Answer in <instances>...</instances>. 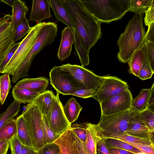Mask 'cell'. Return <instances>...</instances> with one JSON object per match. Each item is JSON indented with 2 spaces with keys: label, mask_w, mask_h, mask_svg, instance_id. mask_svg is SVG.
Instances as JSON below:
<instances>
[{
  "label": "cell",
  "mask_w": 154,
  "mask_h": 154,
  "mask_svg": "<svg viewBox=\"0 0 154 154\" xmlns=\"http://www.w3.org/2000/svg\"><path fill=\"white\" fill-rule=\"evenodd\" d=\"M86 50H90L101 38V23L82 5L79 0H61Z\"/></svg>",
  "instance_id": "6da1fadb"
},
{
  "label": "cell",
  "mask_w": 154,
  "mask_h": 154,
  "mask_svg": "<svg viewBox=\"0 0 154 154\" xmlns=\"http://www.w3.org/2000/svg\"><path fill=\"white\" fill-rule=\"evenodd\" d=\"M143 14H135L118 39L117 44L119 51L117 57L122 63H128L144 41L145 32L143 23Z\"/></svg>",
  "instance_id": "7a4b0ae2"
},
{
  "label": "cell",
  "mask_w": 154,
  "mask_h": 154,
  "mask_svg": "<svg viewBox=\"0 0 154 154\" xmlns=\"http://www.w3.org/2000/svg\"><path fill=\"white\" fill-rule=\"evenodd\" d=\"M82 5L100 23L121 19L128 12L130 0H79Z\"/></svg>",
  "instance_id": "3957f363"
},
{
  "label": "cell",
  "mask_w": 154,
  "mask_h": 154,
  "mask_svg": "<svg viewBox=\"0 0 154 154\" xmlns=\"http://www.w3.org/2000/svg\"><path fill=\"white\" fill-rule=\"evenodd\" d=\"M57 25L53 22H43L36 39L28 54L14 72L12 82L28 76L29 70L34 57L46 46L51 45L57 36Z\"/></svg>",
  "instance_id": "277c9868"
},
{
  "label": "cell",
  "mask_w": 154,
  "mask_h": 154,
  "mask_svg": "<svg viewBox=\"0 0 154 154\" xmlns=\"http://www.w3.org/2000/svg\"><path fill=\"white\" fill-rule=\"evenodd\" d=\"M27 124L33 147L38 151L47 143L43 127V115L33 103L27 104L21 115Z\"/></svg>",
  "instance_id": "5b68a950"
},
{
  "label": "cell",
  "mask_w": 154,
  "mask_h": 154,
  "mask_svg": "<svg viewBox=\"0 0 154 154\" xmlns=\"http://www.w3.org/2000/svg\"><path fill=\"white\" fill-rule=\"evenodd\" d=\"M49 77L50 84L57 93L63 95H72L77 90L86 88L60 66L54 67L49 72Z\"/></svg>",
  "instance_id": "8992f818"
},
{
  "label": "cell",
  "mask_w": 154,
  "mask_h": 154,
  "mask_svg": "<svg viewBox=\"0 0 154 154\" xmlns=\"http://www.w3.org/2000/svg\"><path fill=\"white\" fill-rule=\"evenodd\" d=\"M42 25V23L41 22L32 27L31 31L20 42L19 46L5 66L2 73H7L13 75L33 46Z\"/></svg>",
  "instance_id": "52a82bcc"
},
{
  "label": "cell",
  "mask_w": 154,
  "mask_h": 154,
  "mask_svg": "<svg viewBox=\"0 0 154 154\" xmlns=\"http://www.w3.org/2000/svg\"><path fill=\"white\" fill-rule=\"evenodd\" d=\"M60 66L62 69L69 72L86 88L96 92L99 89L102 83L103 76L96 75L81 66L67 63Z\"/></svg>",
  "instance_id": "ba28073f"
},
{
  "label": "cell",
  "mask_w": 154,
  "mask_h": 154,
  "mask_svg": "<svg viewBox=\"0 0 154 154\" xmlns=\"http://www.w3.org/2000/svg\"><path fill=\"white\" fill-rule=\"evenodd\" d=\"M131 114V111L128 110L108 116L101 114L97 125L102 131L124 133L128 128Z\"/></svg>",
  "instance_id": "9c48e42d"
},
{
  "label": "cell",
  "mask_w": 154,
  "mask_h": 154,
  "mask_svg": "<svg viewBox=\"0 0 154 154\" xmlns=\"http://www.w3.org/2000/svg\"><path fill=\"white\" fill-rule=\"evenodd\" d=\"M133 100L128 89L100 103L101 114L108 116L130 110Z\"/></svg>",
  "instance_id": "30bf717a"
},
{
  "label": "cell",
  "mask_w": 154,
  "mask_h": 154,
  "mask_svg": "<svg viewBox=\"0 0 154 154\" xmlns=\"http://www.w3.org/2000/svg\"><path fill=\"white\" fill-rule=\"evenodd\" d=\"M103 81L99 90L92 97L99 103L128 89L126 82L115 76H103Z\"/></svg>",
  "instance_id": "8fae6325"
},
{
  "label": "cell",
  "mask_w": 154,
  "mask_h": 154,
  "mask_svg": "<svg viewBox=\"0 0 154 154\" xmlns=\"http://www.w3.org/2000/svg\"><path fill=\"white\" fill-rule=\"evenodd\" d=\"M56 100L45 116L49 127L56 134L61 135L71 126L64 112L63 106L57 93Z\"/></svg>",
  "instance_id": "7c38bea8"
},
{
  "label": "cell",
  "mask_w": 154,
  "mask_h": 154,
  "mask_svg": "<svg viewBox=\"0 0 154 154\" xmlns=\"http://www.w3.org/2000/svg\"><path fill=\"white\" fill-rule=\"evenodd\" d=\"M11 20L10 14L0 17V64L15 44L14 29Z\"/></svg>",
  "instance_id": "4fadbf2b"
},
{
  "label": "cell",
  "mask_w": 154,
  "mask_h": 154,
  "mask_svg": "<svg viewBox=\"0 0 154 154\" xmlns=\"http://www.w3.org/2000/svg\"><path fill=\"white\" fill-rule=\"evenodd\" d=\"M124 133L136 137L149 140L153 142L154 132H151L142 120L139 112L131 111L128 125Z\"/></svg>",
  "instance_id": "5bb4252c"
},
{
  "label": "cell",
  "mask_w": 154,
  "mask_h": 154,
  "mask_svg": "<svg viewBox=\"0 0 154 154\" xmlns=\"http://www.w3.org/2000/svg\"><path fill=\"white\" fill-rule=\"evenodd\" d=\"M50 7L52 9L57 22H62L72 31L74 37V41L78 42L80 38L78 34L73 22L63 6L61 0H48Z\"/></svg>",
  "instance_id": "9a60e30c"
},
{
  "label": "cell",
  "mask_w": 154,
  "mask_h": 154,
  "mask_svg": "<svg viewBox=\"0 0 154 154\" xmlns=\"http://www.w3.org/2000/svg\"><path fill=\"white\" fill-rule=\"evenodd\" d=\"M54 143L58 146L59 154H79L71 126Z\"/></svg>",
  "instance_id": "2e32d148"
},
{
  "label": "cell",
  "mask_w": 154,
  "mask_h": 154,
  "mask_svg": "<svg viewBox=\"0 0 154 154\" xmlns=\"http://www.w3.org/2000/svg\"><path fill=\"white\" fill-rule=\"evenodd\" d=\"M50 7L48 0H33L29 20L35 21L38 24L44 19L50 18Z\"/></svg>",
  "instance_id": "e0dca14e"
},
{
  "label": "cell",
  "mask_w": 154,
  "mask_h": 154,
  "mask_svg": "<svg viewBox=\"0 0 154 154\" xmlns=\"http://www.w3.org/2000/svg\"><path fill=\"white\" fill-rule=\"evenodd\" d=\"M49 81V79L45 77L25 78L17 82L13 88L28 89L40 94L46 90Z\"/></svg>",
  "instance_id": "ac0fdd59"
},
{
  "label": "cell",
  "mask_w": 154,
  "mask_h": 154,
  "mask_svg": "<svg viewBox=\"0 0 154 154\" xmlns=\"http://www.w3.org/2000/svg\"><path fill=\"white\" fill-rule=\"evenodd\" d=\"M61 35L57 56L60 60L64 61L67 59L71 54L74 37L72 30L67 26L62 31Z\"/></svg>",
  "instance_id": "d6986e66"
},
{
  "label": "cell",
  "mask_w": 154,
  "mask_h": 154,
  "mask_svg": "<svg viewBox=\"0 0 154 154\" xmlns=\"http://www.w3.org/2000/svg\"><path fill=\"white\" fill-rule=\"evenodd\" d=\"M146 55L145 40L142 45L133 54L128 62L129 72L138 77Z\"/></svg>",
  "instance_id": "ffe728a7"
},
{
  "label": "cell",
  "mask_w": 154,
  "mask_h": 154,
  "mask_svg": "<svg viewBox=\"0 0 154 154\" xmlns=\"http://www.w3.org/2000/svg\"><path fill=\"white\" fill-rule=\"evenodd\" d=\"M56 98V96L52 91L46 90L40 94L32 103L38 107L43 115L46 116L49 111Z\"/></svg>",
  "instance_id": "44dd1931"
},
{
  "label": "cell",
  "mask_w": 154,
  "mask_h": 154,
  "mask_svg": "<svg viewBox=\"0 0 154 154\" xmlns=\"http://www.w3.org/2000/svg\"><path fill=\"white\" fill-rule=\"evenodd\" d=\"M100 138L97 125L87 123L86 138L84 143L90 154H97V145Z\"/></svg>",
  "instance_id": "7402d4cb"
},
{
  "label": "cell",
  "mask_w": 154,
  "mask_h": 154,
  "mask_svg": "<svg viewBox=\"0 0 154 154\" xmlns=\"http://www.w3.org/2000/svg\"><path fill=\"white\" fill-rule=\"evenodd\" d=\"M99 134L102 138H112L122 140L126 143H134L147 145L154 144L151 140L134 137L123 133L110 132L102 131L99 129Z\"/></svg>",
  "instance_id": "603a6c76"
},
{
  "label": "cell",
  "mask_w": 154,
  "mask_h": 154,
  "mask_svg": "<svg viewBox=\"0 0 154 154\" xmlns=\"http://www.w3.org/2000/svg\"><path fill=\"white\" fill-rule=\"evenodd\" d=\"M15 119L18 138L23 145L33 148L29 131L25 120L21 115Z\"/></svg>",
  "instance_id": "cb8c5ba5"
},
{
  "label": "cell",
  "mask_w": 154,
  "mask_h": 154,
  "mask_svg": "<svg viewBox=\"0 0 154 154\" xmlns=\"http://www.w3.org/2000/svg\"><path fill=\"white\" fill-rule=\"evenodd\" d=\"M11 7V21L15 29L26 17L28 8L25 2L20 0H14Z\"/></svg>",
  "instance_id": "d4e9b609"
},
{
  "label": "cell",
  "mask_w": 154,
  "mask_h": 154,
  "mask_svg": "<svg viewBox=\"0 0 154 154\" xmlns=\"http://www.w3.org/2000/svg\"><path fill=\"white\" fill-rule=\"evenodd\" d=\"M82 109V107L74 98L69 99L63 107L65 115L71 124L76 121Z\"/></svg>",
  "instance_id": "484cf974"
},
{
  "label": "cell",
  "mask_w": 154,
  "mask_h": 154,
  "mask_svg": "<svg viewBox=\"0 0 154 154\" xmlns=\"http://www.w3.org/2000/svg\"><path fill=\"white\" fill-rule=\"evenodd\" d=\"M150 93V88L142 89L139 94L133 99L130 111L140 112L147 109Z\"/></svg>",
  "instance_id": "4316f807"
},
{
  "label": "cell",
  "mask_w": 154,
  "mask_h": 154,
  "mask_svg": "<svg viewBox=\"0 0 154 154\" xmlns=\"http://www.w3.org/2000/svg\"><path fill=\"white\" fill-rule=\"evenodd\" d=\"M40 94L25 88H13L12 96L16 101L20 103H32Z\"/></svg>",
  "instance_id": "83f0119b"
},
{
  "label": "cell",
  "mask_w": 154,
  "mask_h": 154,
  "mask_svg": "<svg viewBox=\"0 0 154 154\" xmlns=\"http://www.w3.org/2000/svg\"><path fill=\"white\" fill-rule=\"evenodd\" d=\"M20 103L13 100L0 118V129L8 121L17 115L20 110Z\"/></svg>",
  "instance_id": "f1b7e54d"
},
{
  "label": "cell",
  "mask_w": 154,
  "mask_h": 154,
  "mask_svg": "<svg viewBox=\"0 0 154 154\" xmlns=\"http://www.w3.org/2000/svg\"><path fill=\"white\" fill-rule=\"evenodd\" d=\"M17 127L15 119L7 122L0 129V141L10 140L17 135Z\"/></svg>",
  "instance_id": "f546056e"
},
{
  "label": "cell",
  "mask_w": 154,
  "mask_h": 154,
  "mask_svg": "<svg viewBox=\"0 0 154 154\" xmlns=\"http://www.w3.org/2000/svg\"><path fill=\"white\" fill-rule=\"evenodd\" d=\"M107 148L115 147L136 153L140 152L136 148L122 140L112 138H103Z\"/></svg>",
  "instance_id": "4dcf8cb0"
},
{
  "label": "cell",
  "mask_w": 154,
  "mask_h": 154,
  "mask_svg": "<svg viewBox=\"0 0 154 154\" xmlns=\"http://www.w3.org/2000/svg\"><path fill=\"white\" fill-rule=\"evenodd\" d=\"M11 88L10 75L4 73L0 76V102L3 104Z\"/></svg>",
  "instance_id": "1f68e13d"
},
{
  "label": "cell",
  "mask_w": 154,
  "mask_h": 154,
  "mask_svg": "<svg viewBox=\"0 0 154 154\" xmlns=\"http://www.w3.org/2000/svg\"><path fill=\"white\" fill-rule=\"evenodd\" d=\"M152 0H130L128 11L139 15L143 14L151 5Z\"/></svg>",
  "instance_id": "d6a6232c"
},
{
  "label": "cell",
  "mask_w": 154,
  "mask_h": 154,
  "mask_svg": "<svg viewBox=\"0 0 154 154\" xmlns=\"http://www.w3.org/2000/svg\"><path fill=\"white\" fill-rule=\"evenodd\" d=\"M32 27L30 26L29 20L25 17L22 21L14 29V43L20 39L31 30Z\"/></svg>",
  "instance_id": "836d02e7"
},
{
  "label": "cell",
  "mask_w": 154,
  "mask_h": 154,
  "mask_svg": "<svg viewBox=\"0 0 154 154\" xmlns=\"http://www.w3.org/2000/svg\"><path fill=\"white\" fill-rule=\"evenodd\" d=\"M139 113L140 118L152 132H154V111L149 109Z\"/></svg>",
  "instance_id": "e575fe53"
},
{
  "label": "cell",
  "mask_w": 154,
  "mask_h": 154,
  "mask_svg": "<svg viewBox=\"0 0 154 154\" xmlns=\"http://www.w3.org/2000/svg\"><path fill=\"white\" fill-rule=\"evenodd\" d=\"M43 127L44 134L47 144L54 143L60 135L56 134L48 124L45 116L43 115Z\"/></svg>",
  "instance_id": "d590c367"
},
{
  "label": "cell",
  "mask_w": 154,
  "mask_h": 154,
  "mask_svg": "<svg viewBox=\"0 0 154 154\" xmlns=\"http://www.w3.org/2000/svg\"><path fill=\"white\" fill-rule=\"evenodd\" d=\"M87 122L81 123H76L71 125L72 130L78 138L85 143L86 136Z\"/></svg>",
  "instance_id": "8d00e7d4"
},
{
  "label": "cell",
  "mask_w": 154,
  "mask_h": 154,
  "mask_svg": "<svg viewBox=\"0 0 154 154\" xmlns=\"http://www.w3.org/2000/svg\"><path fill=\"white\" fill-rule=\"evenodd\" d=\"M154 73L150 66L147 55L140 69L138 77L145 80L150 78Z\"/></svg>",
  "instance_id": "74e56055"
},
{
  "label": "cell",
  "mask_w": 154,
  "mask_h": 154,
  "mask_svg": "<svg viewBox=\"0 0 154 154\" xmlns=\"http://www.w3.org/2000/svg\"><path fill=\"white\" fill-rule=\"evenodd\" d=\"M22 145L17 135L14 136L9 140L11 154H20Z\"/></svg>",
  "instance_id": "f35d334b"
},
{
  "label": "cell",
  "mask_w": 154,
  "mask_h": 154,
  "mask_svg": "<svg viewBox=\"0 0 154 154\" xmlns=\"http://www.w3.org/2000/svg\"><path fill=\"white\" fill-rule=\"evenodd\" d=\"M38 154H59L58 146L54 143L47 144L37 151Z\"/></svg>",
  "instance_id": "ab89813d"
},
{
  "label": "cell",
  "mask_w": 154,
  "mask_h": 154,
  "mask_svg": "<svg viewBox=\"0 0 154 154\" xmlns=\"http://www.w3.org/2000/svg\"><path fill=\"white\" fill-rule=\"evenodd\" d=\"M20 44V42L15 43L11 49L0 64V73H2L7 65L13 56Z\"/></svg>",
  "instance_id": "60d3db41"
},
{
  "label": "cell",
  "mask_w": 154,
  "mask_h": 154,
  "mask_svg": "<svg viewBox=\"0 0 154 154\" xmlns=\"http://www.w3.org/2000/svg\"><path fill=\"white\" fill-rule=\"evenodd\" d=\"M145 42L147 56L151 67L154 71V42L146 41Z\"/></svg>",
  "instance_id": "b9f144b4"
},
{
  "label": "cell",
  "mask_w": 154,
  "mask_h": 154,
  "mask_svg": "<svg viewBox=\"0 0 154 154\" xmlns=\"http://www.w3.org/2000/svg\"><path fill=\"white\" fill-rule=\"evenodd\" d=\"M144 23L146 26H148L154 23V0H152V4L145 11Z\"/></svg>",
  "instance_id": "7bdbcfd3"
},
{
  "label": "cell",
  "mask_w": 154,
  "mask_h": 154,
  "mask_svg": "<svg viewBox=\"0 0 154 154\" xmlns=\"http://www.w3.org/2000/svg\"><path fill=\"white\" fill-rule=\"evenodd\" d=\"M136 148L140 152L146 154H154V145H147L134 143H127Z\"/></svg>",
  "instance_id": "ee69618b"
},
{
  "label": "cell",
  "mask_w": 154,
  "mask_h": 154,
  "mask_svg": "<svg viewBox=\"0 0 154 154\" xmlns=\"http://www.w3.org/2000/svg\"><path fill=\"white\" fill-rule=\"evenodd\" d=\"M96 92L92 90L86 88L77 90L72 95L79 97L83 98L92 97Z\"/></svg>",
  "instance_id": "f6af8a7d"
},
{
  "label": "cell",
  "mask_w": 154,
  "mask_h": 154,
  "mask_svg": "<svg viewBox=\"0 0 154 154\" xmlns=\"http://www.w3.org/2000/svg\"><path fill=\"white\" fill-rule=\"evenodd\" d=\"M72 134L76 143V144L79 154H90L85 147L84 143L82 141L72 130Z\"/></svg>",
  "instance_id": "bcb514c9"
},
{
  "label": "cell",
  "mask_w": 154,
  "mask_h": 154,
  "mask_svg": "<svg viewBox=\"0 0 154 154\" xmlns=\"http://www.w3.org/2000/svg\"><path fill=\"white\" fill-rule=\"evenodd\" d=\"M97 154H111L106 145L104 139L101 137L97 144Z\"/></svg>",
  "instance_id": "7dc6e473"
},
{
  "label": "cell",
  "mask_w": 154,
  "mask_h": 154,
  "mask_svg": "<svg viewBox=\"0 0 154 154\" xmlns=\"http://www.w3.org/2000/svg\"><path fill=\"white\" fill-rule=\"evenodd\" d=\"M145 40L146 41L154 42V23L148 26V29L145 33Z\"/></svg>",
  "instance_id": "c3c4849f"
},
{
  "label": "cell",
  "mask_w": 154,
  "mask_h": 154,
  "mask_svg": "<svg viewBox=\"0 0 154 154\" xmlns=\"http://www.w3.org/2000/svg\"><path fill=\"white\" fill-rule=\"evenodd\" d=\"M108 149L111 154H135L128 150L115 147L108 148Z\"/></svg>",
  "instance_id": "681fc988"
},
{
  "label": "cell",
  "mask_w": 154,
  "mask_h": 154,
  "mask_svg": "<svg viewBox=\"0 0 154 154\" xmlns=\"http://www.w3.org/2000/svg\"><path fill=\"white\" fill-rule=\"evenodd\" d=\"M150 89V93L149 96L148 103V109H149L152 111L154 110V83H153Z\"/></svg>",
  "instance_id": "f907efd6"
},
{
  "label": "cell",
  "mask_w": 154,
  "mask_h": 154,
  "mask_svg": "<svg viewBox=\"0 0 154 154\" xmlns=\"http://www.w3.org/2000/svg\"><path fill=\"white\" fill-rule=\"evenodd\" d=\"M10 140L0 141V154H7Z\"/></svg>",
  "instance_id": "816d5d0a"
},
{
  "label": "cell",
  "mask_w": 154,
  "mask_h": 154,
  "mask_svg": "<svg viewBox=\"0 0 154 154\" xmlns=\"http://www.w3.org/2000/svg\"><path fill=\"white\" fill-rule=\"evenodd\" d=\"M36 152L33 148L23 144L20 154H35Z\"/></svg>",
  "instance_id": "f5cc1de1"
},
{
  "label": "cell",
  "mask_w": 154,
  "mask_h": 154,
  "mask_svg": "<svg viewBox=\"0 0 154 154\" xmlns=\"http://www.w3.org/2000/svg\"><path fill=\"white\" fill-rule=\"evenodd\" d=\"M14 0H0L1 2L5 3L11 7H12Z\"/></svg>",
  "instance_id": "db71d44e"
},
{
  "label": "cell",
  "mask_w": 154,
  "mask_h": 154,
  "mask_svg": "<svg viewBox=\"0 0 154 154\" xmlns=\"http://www.w3.org/2000/svg\"><path fill=\"white\" fill-rule=\"evenodd\" d=\"M135 154H146L145 153H143L142 152H139L136 153H135Z\"/></svg>",
  "instance_id": "11a10c76"
},
{
  "label": "cell",
  "mask_w": 154,
  "mask_h": 154,
  "mask_svg": "<svg viewBox=\"0 0 154 154\" xmlns=\"http://www.w3.org/2000/svg\"><path fill=\"white\" fill-rule=\"evenodd\" d=\"M4 112L1 114H0V118L2 116V115L4 114Z\"/></svg>",
  "instance_id": "9f6ffc18"
},
{
  "label": "cell",
  "mask_w": 154,
  "mask_h": 154,
  "mask_svg": "<svg viewBox=\"0 0 154 154\" xmlns=\"http://www.w3.org/2000/svg\"><path fill=\"white\" fill-rule=\"evenodd\" d=\"M35 154H38L37 152H36V153Z\"/></svg>",
  "instance_id": "6f0895ef"
}]
</instances>
